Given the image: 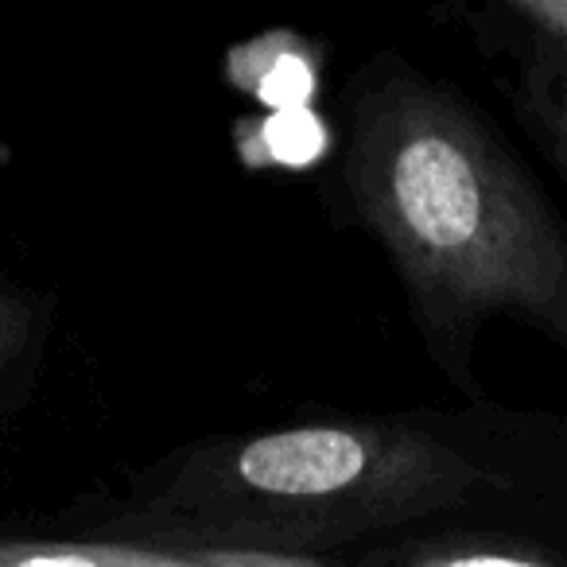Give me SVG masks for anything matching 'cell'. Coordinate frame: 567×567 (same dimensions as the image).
Segmentation results:
<instances>
[{"mask_svg": "<svg viewBox=\"0 0 567 567\" xmlns=\"http://www.w3.org/2000/svg\"><path fill=\"white\" fill-rule=\"evenodd\" d=\"M350 195L435 327L502 316L567 347V229L451 90L396 74L358 102Z\"/></svg>", "mask_w": 567, "mask_h": 567, "instance_id": "cell-1", "label": "cell"}, {"mask_svg": "<svg viewBox=\"0 0 567 567\" xmlns=\"http://www.w3.org/2000/svg\"><path fill=\"white\" fill-rule=\"evenodd\" d=\"M198 478L206 505L358 528L463 502L474 466L412 427L308 424L252 435Z\"/></svg>", "mask_w": 567, "mask_h": 567, "instance_id": "cell-2", "label": "cell"}, {"mask_svg": "<svg viewBox=\"0 0 567 567\" xmlns=\"http://www.w3.org/2000/svg\"><path fill=\"white\" fill-rule=\"evenodd\" d=\"M0 567H311L272 556H172V551L121 548V544L17 540L0 536Z\"/></svg>", "mask_w": 567, "mask_h": 567, "instance_id": "cell-3", "label": "cell"}, {"mask_svg": "<svg viewBox=\"0 0 567 567\" xmlns=\"http://www.w3.org/2000/svg\"><path fill=\"white\" fill-rule=\"evenodd\" d=\"M528 102L548 141L556 144L559 159L567 164V63L548 59L528 82Z\"/></svg>", "mask_w": 567, "mask_h": 567, "instance_id": "cell-4", "label": "cell"}, {"mask_svg": "<svg viewBox=\"0 0 567 567\" xmlns=\"http://www.w3.org/2000/svg\"><path fill=\"white\" fill-rule=\"evenodd\" d=\"M505 12L548 48V59L567 63V0H509Z\"/></svg>", "mask_w": 567, "mask_h": 567, "instance_id": "cell-5", "label": "cell"}, {"mask_svg": "<svg viewBox=\"0 0 567 567\" xmlns=\"http://www.w3.org/2000/svg\"><path fill=\"white\" fill-rule=\"evenodd\" d=\"M35 331V308L12 292H0V373H9Z\"/></svg>", "mask_w": 567, "mask_h": 567, "instance_id": "cell-6", "label": "cell"}, {"mask_svg": "<svg viewBox=\"0 0 567 567\" xmlns=\"http://www.w3.org/2000/svg\"><path fill=\"white\" fill-rule=\"evenodd\" d=\"M412 567H544L525 556H505V551H435Z\"/></svg>", "mask_w": 567, "mask_h": 567, "instance_id": "cell-7", "label": "cell"}]
</instances>
